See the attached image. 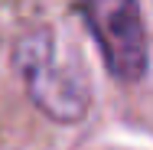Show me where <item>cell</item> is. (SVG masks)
<instances>
[{
	"instance_id": "cell-1",
	"label": "cell",
	"mask_w": 153,
	"mask_h": 150,
	"mask_svg": "<svg viewBox=\"0 0 153 150\" xmlns=\"http://www.w3.org/2000/svg\"><path fill=\"white\" fill-rule=\"evenodd\" d=\"M16 65L23 72L33 104L42 114H49L52 121H62V124H75L85 118L91 91L75 72L62 69L56 62V46H52L49 33L42 30L30 33L16 46Z\"/></svg>"
},
{
	"instance_id": "cell-2",
	"label": "cell",
	"mask_w": 153,
	"mask_h": 150,
	"mask_svg": "<svg viewBox=\"0 0 153 150\" xmlns=\"http://www.w3.org/2000/svg\"><path fill=\"white\" fill-rule=\"evenodd\" d=\"M82 16L98 39L104 65L117 82L147 75V33L137 0H82Z\"/></svg>"
}]
</instances>
